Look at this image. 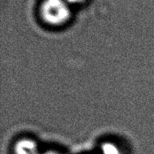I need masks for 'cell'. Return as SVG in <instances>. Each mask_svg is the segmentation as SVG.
<instances>
[{"instance_id":"obj_1","label":"cell","mask_w":154,"mask_h":154,"mask_svg":"<svg viewBox=\"0 0 154 154\" xmlns=\"http://www.w3.org/2000/svg\"><path fill=\"white\" fill-rule=\"evenodd\" d=\"M70 15L69 4L66 0H45L41 7V16L50 25H62L67 22Z\"/></svg>"},{"instance_id":"obj_2","label":"cell","mask_w":154,"mask_h":154,"mask_svg":"<svg viewBox=\"0 0 154 154\" xmlns=\"http://www.w3.org/2000/svg\"><path fill=\"white\" fill-rule=\"evenodd\" d=\"M15 154H38L37 143L29 138L21 139L14 146Z\"/></svg>"},{"instance_id":"obj_3","label":"cell","mask_w":154,"mask_h":154,"mask_svg":"<svg viewBox=\"0 0 154 154\" xmlns=\"http://www.w3.org/2000/svg\"><path fill=\"white\" fill-rule=\"evenodd\" d=\"M102 154H122L120 148L114 143L105 142L101 146Z\"/></svg>"},{"instance_id":"obj_4","label":"cell","mask_w":154,"mask_h":154,"mask_svg":"<svg viewBox=\"0 0 154 154\" xmlns=\"http://www.w3.org/2000/svg\"><path fill=\"white\" fill-rule=\"evenodd\" d=\"M66 1L68 2V3H69V4L77 5V4H81V3L85 2L86 0H66Z\"/></svg>"},{"instance_id":"obj_5","label":"cell","mask_w":154,"mask_h":154,"mask_svg":"<svg viewBox=\"0 0 154 154\" xmlns=\"http://www.w3.org/2000/svg\"><path fill=\"white\" fill-rule=\"evenodd\" d=\"M43 154H60L59 152H55V151H48V152H44Z\"/></svg>"}]
</instances>
